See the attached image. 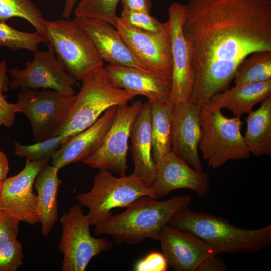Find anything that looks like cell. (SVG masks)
<instances>
[{"mask_svg": "<svg viewBox=\"0 0 271 271\" xmlns=\"http://www.w3.org/2000/svg\"><path fill=\"white\" fill-rule=\"evenodd\" d=\"M183 6L195 75L190 102L201 108L229 87L245 57L271 51V0H189Z\"/></svg>", "mask_w": 271, "mask_h": 271, "instance_id": "cell-1", "label": "cell"}, {"mask_svg": "<svg viewBox=\"0 0 271 271\" xmlns=\"http://www.w3.org/2000/svg\"><path fill=\"white\" fill-rule=\"evenodd\" d=\"M189 195L176 196L165 201L143 197L122 212L94 226L95 235H108L117 243L139 244L147 238L159 241L161 233L172 217L189 207Z\"/></svg>", "mask_w": 271, "mask_h": 271, "instance_id": "cell-2", "label": "cell"}, {"mask_svg": "<svg viewBox=\"0 0 271 271\" xmlns=\"http://www.w3.org/2000/svg\"><path fill=\"white\" fill-rule=\"evenodd\" d=\"M191 233L214 248L217 254H249L268 247L271 225L258 229L244 228L228 220L186 207L176 213L169 224Z\"/></svg>", "mask_w": 271, "mask_h": 271, "instance_id": "cell-3", "label": "cell"}, {"mask_svg": "<svg viewBox=\"0 0 271 271\" xmlns=\"http://www.w3.org/2000/svg\"><path fill=\"white\" fill-rule=\"evenodd\" d=\"M80 80L82 87L69 112L48 139L60 134L72 137L92 125L111 107L127 103L137 96L116 86L103 66L90 71Z\"/></svg>", "mask_w": 271, "mask_h": 271, "instance_id": "cell-4", "label": "cell"}, {"mask_svg": "<svg viewBox=\"0 0 271 271\" xmlns=\"http://www.w3.org/2000/svg\"><path fill=\"white\" fill-rule=\"evenodd\" d=\"M201 133L198 148L203 158L212 169L230 160L246 159L251 154L241 129V117L228 118L221 109L209 103L201 108Z\"/></svg>", "mask_w": 271, "mask_h": 271, "instance_id": "cell-5", "label": "cell"}, {"mask_svg": "<svg viewBox=\"0 0 271 271\" xmlns=\"http://www.w3.org/2000/svg\"><path fill=\"white\" fill-rule=\"evenodd\" d=\"M144 196L153 198L150 188L139 177L132 173L116 177L109 170H99L91 190L79 194L76 198L89 209V224L95 226L111 217L112 209L126 208Z\"/></svg>", "mask_w": 271, "mask_h": 271, "instance_id": "cell-6", "label": "cell"}, {"mask_svg": "<svg viewBox=\"0 0 271 271\" xmlns=\"http://www.w3.org/2000/svg\"><path fill=\"white\" fill-rule=\"evenodd\" d=\"M46 39L66 71L77 80L103 66V60L88 35L73 20H45Z\"/></svg>", "mask_w": 271, "mask_h": 271, "instance_id": "cell-7", "label": "cell"}, {"mask_svg": "<svg viewBox=\"0 0 271 271\" xmlns=\"http://www.w3.org/2000/svg\"><path fill=\"white\" fill-rule=\"evenodd\" d=\"M60 221L62 229L58 247L63 255L61 270L84 271L93 257L111 249L112 243L107 237L91 235L87 216L80 204L71 206Z\"/></svg>", "mask_w": 271, "mask_h": 271, "instance_id": "cell-8", "label": "cell"}, {"mask_svg": "<svg viewBox=\"0 0 271 271\" xmlns=\"http://www.w3.org/2000/svg\"><path fill=\"white\" fill-rule=\"evenodd\" d=\"M143 102L117 105L112 124L100 147L82 162L92 169L108 170L119 176L126 175L128 141L133 122Z\"/></svg>", "mask_w": 271, "mask_h": 271, "instance_id": "cell-9", "label": "cell"}, {"mask_svg": "<svg viewBox=\"0 0 271 271\" xmlns=\"http://www.w3.org/2000/svg\"><path fill=\"white\" fill-rule=\"evenodd\" d=\"M47 50L34 53L31 62L26 68L13 67L9 70L13 77L10 84L12 89H52L67 95H75L73 87L77 80L70 75L57 59L53 45L48 43Z\"/></svg>", "mask_w": 271, "mask_h": 271, "instance_id": "cell-10", "label": "cell"}, {"mask_svg": "<svg viewBox=\"0 0 271 271\" xmlns=\"http://www.w3.org/2000/svg\"><path fill=\"white\" fill-rule=\"evenodd\" d=\"M75 96L49 90L26 89L18 94L17 103L30 122L35 142L49 138L66 117Z\"/></svg>", "mask_w": 271, "mask_h": 271, "instance_id": "cell-11", "label": "cell"}, {"mask_svg": "<svg viewBox=\"0 0 271 271\" xmlns=\"http://www.w3.org/2000/svg\"><path fill=\"white\" fill-rule=\"evenodd\" d=\"M51 159L50 156L38 160L26 159L25 167L19 174L6 178L0 192V210L19 222L31 225L40 223L33 185L39 172Z\"/></svg>", "mask_w": 271, "mask_h": 271, "instance_id": "cell-12", "label": "cell"}, {"mask_svg": "<svg viewBox=\"0 0 271 271\" xmlns=\"http://www.w3.org/2000/svg\"><path fill=\"white\" fill-rule=\"evenodd\" d=\"M116 29L128 48L145 68L172 75V55L169 21L150 32L134 28L119 17Z\"/></svg>", "mask_w": 271, "mask_h": 271, "instance_id": "cell-13", "label": "cell"}, {"mask_svg": "<svg viewBox=\"0 0 271 271\" xmlns=\"http://www.w3.org/2000/svg\"><path fill=\"white\" fill-rule=\"evenodd\" d=\"M172 55V87L169 99L174 105L190 101L195 84L190 48L182 29L183 5L173 3L169 8Z\"/></svg>", "mask_w": 271, "mask_h": 271, "instance_id": "cell-14", "label": "cell"}, {"mask_svg": "<svg viewBox=\"0 0 271 271\" xmlns=\"http://www.w3.org/2000/svg\"><path fill=\"white\" fill-rule=\"evenodd\" d=\"M208 173L198 172L172 151L157 165L154 180L150 187L153 198H162L180 189L193 191L199 197H205L210 189Z\"/></svg>", "mask_w": 271, "mask_h": 271, "instance_id": "cell-15", "label": "cell"}, {"mask_svg": "<svg viewBox=\"0 0 271 271\" xmlns=\"http://www.w3.org/2000/svg\"><path fill=\"white\" fill-rule=\"evenodd\" d=\"M159 241L168 264L175 271H196L199 264L215 249L194 234L168 224Z\"/></svg>", "mask_w": 271, "mask_h": 271, "instance_id": "cell-16", "label": "cell"}, {"mask_svg": "<svg viewBox=\"0 0 271 271\" xmlns=\"http://www.w3.org/2000/svg\"><path fill=\"white\" fill-rule=\"evenodd\" d=\"M200 110L190 101L174 105L171 127V151L198 172L203 171L198 150Z\"/></svg>", "mask_w": 271, "mask_h": 271, "instance_id": "cell-17", "label": "cell"}, {"mask_svg": "<svg viewBox=\"0 0 271 271\" xmlns=\"http://www.w3.org/2000/svg\"><path fill=\"white\" fill-rule=\"evenodd\" d=\"M106 70L117 87L146 96L148 101L169 98L172 77L161 72L131 66L108 64Z\"/></svg>", "mask_w": 271, "mask_h": 271, "instance_id": "cell-18", "label": "cell"}, {"mask_svg": "<svg viewBox=\"0 0 271 271\" xmlns=\"http://www.w3.org/2000/svg\"><path fill=\"white\" fill-rule=\"evenodd\" d=\"M73 21L88 35L102 59L109 64L146 69L110 24L95 18H75Z\"/></svg>", "mask_w": 271, "mask_h": 271, "instance_id": "cell-19", "label": "cell"}, {"mask_svg": "<svg viewBox=\"0 0 271 271\" xmlns=\"http://www.w3.org/2000/svg\"><path fill=\"white\" fill-rule=\"evenodd\" d=\"M117 106L106 110L92 125L64 143L52 155V165L60 169L95 152L112 124Z\"/></svg>", "mask_w": 271, "mask_h": 271, "instance_id": "cell-20", "label": "cell"}, {"mask_svg": "<svg viewBox=\"0 0 271 271\" xmlns=\"http://www.w3.org/2000/svg\"><path fill=\"white\" fill-rule=\"evenodd\" d=\"M129 138L134 164L133 174L142 178L150 188L157 166L152 155L151 109L149 101L143 103L132 124Z\"/></svg>", "mask_w": 271, "mask_h": 271, "instance_id": "cell-21", "label": "cell"}, {"mask_svg": "<svg viewBox=\"0 0 271 271\" xmlns=\"http://www.w3.org/2000/svg\"><path fill=\"white\" fill-rule=\"evenodd\" d=\"M271 96V79L235 85L213 95L208 103L219 108L229 110L235 117H241L253 110V106Z\"/></svg>", "mask_w": 271, "mask_h": 271, "instance_id": "cell-22", "label": "cell"}, {"mask_svg": "<svg viewBox=\"0 0 271 271\" xmlns=\"http://www.w3.org/2000/svg\"><path fill=\"white\" fill-rule=\"evenodd\" d=\"M59 169L46 165L37 175L33 187L37 191V212L41 223V233L48 236L58 220V192L62 180Z\"/></svg>", "mask_w": 271, "mask_h": 271, "instance_id": "cell-23", "label": "cell"}, {"mask_svg": "<svg viewBox=\"0 0 271 271\" xmlns=\"http://www.w3.org/2000/svg\"><path fill=\"white\" fill-rule=\"evenodd\" d=\"M245 122L243 137L250 154L256 157L271 156V96L257 109L248 113Z\"/></svg>", "mask_w": 271, "mask_h": 271, "instance_id": "cell-24", "label": "cell"}, {"mask_svg": "<svg viewBox=\"0 0 271 271\" xmlns=\"http://www.w3.org/2000/svg\"><path fill=\"white\" fill-rule=\"evenodd\" d=\"M151 109L152 155L157 165L171 151V127L174 105L169 98L150 101Z\"/></svg>", "mask_w": 271, "mask_h": 271, "instance_id": "cell-25", "label": "cell"}, {"mask_svg": "<svg viewBox=\"0 0 271 271\" xmlns=\"http://www.w3.org/2000/svg\"><path fill=\"white\" fill-rule=\"evenodd\" d=\"M271 79V51L253 52L240 63L233 78L235 85Z\"/></svg>", "mask_w": 271, "mask_h": 271, "instance_id": "cell-26", "label": "cell"}, {"mask_svg": "<svg viewBox=\"0 0 271 271\" xmlns=\"http://www.w3.org/2000/svg\"><path fill=\"white\" fill-rule=\"evenodd\" d=\"M13 18L28 21L48 43L45 35V19L31 0H0V22L6 23Z\"/></svg>", "mask_w": 271, "mask_h": 271, "instance_id": "cell-27", "label": "cell"}, {"mask_svg": "<svg viewBox=\"0 0 271 271\" xmlns=\"http://www.w3.org/2000/svg\"><path fill=\"white\" fill-rule=\"evenodd\" d=\"M41 43L47 44L44 38L37 32L19 31L6 23L0 22V47L13 50L27 49L34 52L38 50Z\"/></svg>", "mask_w": 271, "mask_h": 271, "instance_id": "cell-28", "label": "cell"}, {"mask_svg": "<svg viewBox=\"0 0 271 271\" xmlns=\"http://www.w3.org/2000/svg\"><path fill=\"white\" fill-rule=\"evenodd\" d=\"M120 0H80L74 11L75 18H95L105 21L115 28L119 17L116 8Z\"/></svg>", "mask_w": 271, "mask_h": 271, "instance_id": "cell-29", "label": "cell"}, {"mask_svg": "<svg viewBox=\"0 0 271 271\" xmlns=\"http://www.w3.org/2000/svg\"><path fill=\"white\" fill-rule=\"evenodd\" d=\"M71 138L66 134H60L29 146L16 142L15 154L19 157H25L31 161L51 157L64 143Z\"/></svg>", "mask_w": 271, "mask_h": 271, "instance_id": "cell-30", "label": "cell"}, {"mask_svg": "<svg viewBox=\"0 0 271 271\" xmlns=\"http://www.w3.org/2000/svg\"><path fill=\"white\" fill-rule=\"evenodd\" d=\"M23 260V248L17 238L0 246V271H16Z\"/></svg>", "mask_w": 271, "mask_h": 271, "instance_id": "cell-31", "label": "cell"}, {"mask_svg": "<svg viewBox=\"0 0 271 271\" xmlns=\"http://www.w3.org/2000/svg\"><path fill=\"white\" fill-rule=\"evenodd\" d=\"M119 18L134 28L150 32L159 31L164 23L151 16L149 12L122 10Z\"/></svg>", "mask_w": 271, "mask_h": 271, "instance_id": "cell-32", "label": "cell"}, {"mask_svg": "<svg viewBox=\"0 0 271 271\" xmlns=\"http://www.w3.org/2000/svg\"><path fill=\"white\" fill-rule=\"evenodd\" d=\"M19 221L8 213L0 210V246L17 238Z\"/></svg>", "mask_w": 271, "mask_h": 271, "instance_id": "cell-33", "label": "cell"}, {"mask_svg": "<svg viewBox=\"0 0 271 271\" xmlns=\"http://www.w3.org/2000/svg\"><path fill=\"white\" fill-rule=\"evenodd\" d=\"M168 263L162 253L151 252L136 265V270L165 271Z\"/></svg>", "mask_w": 271, "mask_h": 271, "instance_id": "cell-34", "label": "cell"}, {"mask_svg": "<svg viewBox=\"0 0 271 271\" xmlns=\"http://www.w3.org/2000/svg\"><path fill=\"white\" fill-rule=\"evenodd\" d=\"M6 97L0 93V125L10 127L14 122L16 114L21 110L17 103L9 102Z\"/></svg>", "mask_w": 271, "mask_h": 271, "instance_id": "cell-35", "label": "cell"}, {"mask_svg": "<svg viewBox=\"0 0 271 271\" xmlns=\"http://www.w3.org/2000/svg\"><path fill=\"white\" fill-rule=\"evenodd\" d=\"M217 254L208 257L198 265L196 271H225L227 266L224 260L217 256Z\"/></svg>", "mask_w": 271, "mask_h": 271, "instance_id": "cell-36", "label": "cell"}, {"mask_svg": "<svg viewBox=\"0 0 271 271\" xmlns=\"http://www.w3.org/2000/svg\"><path fill=\"white\" fill-rule=\"evenodd\" d=\"M122 10L149 12L152 7L151 0H120Z\"/></svg>", "mask_w": 271, "mask_h": 271, "instance_id": "cell-37", "label": "cell"}, {"mask_svg": "<svg viewBox=\"0 0 271 271\" xmlns=\"http://www.w3.org/2000/svg\"><path fill=\"white\" fill-rule=\"evenodd\" d=\"M7 71V65L6 60H0V93L6 92L9 89L10 81Z\"/></svg>", "mask_w": 271, "mask_h": 271, "instance_id": "cell-38", "label": "cell"}, {"mask_svg": "<svg viewBox=\"0 0 271 271\" xmlns=\"http://www.w3.org/2000/svg\"><path fill=\"white\" fill-rule=\"evenodd\" d=\"M9 171V160L4 153L0 150V181H3L7 178Z\"/></svg>", "mask_w": 271, "mask_h": 271, "instance_id": "cell-39", "label": "cell"}, {"mask_svg": "<svg viewBox=\"0 0 271 271\" xmlns=\"http://www.w3.org/2000/svg\"><path fill=\"white\" fill-rule=\"evenodd\" d=\"M77 0H66L62 16L63 19H69Z\"/></svg>", "mask_w": 271, "mask_h": 271, "instance_id": "cell-40", "label": "cell"}, {"mask_svg": "<svg viewBox=\"0 0 271 271\" xmlns=\"http://www.w3.org/2000/svg\"><path fill=\"white\" fill-rule=\"evenodd\" d=\"M2 183H3V181H0V192L1 191L2 187Z\"/></svg>", "mask_w": 271, "mask_h": 271, "instance_id": "cell-41", "label": "cell"}]
</instances>
